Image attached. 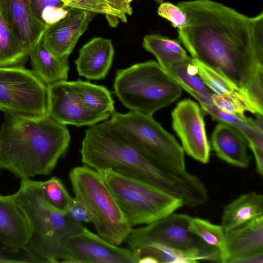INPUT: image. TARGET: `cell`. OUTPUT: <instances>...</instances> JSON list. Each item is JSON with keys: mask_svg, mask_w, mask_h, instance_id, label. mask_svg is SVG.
Listing matches in <instances>:
<instances>
[{"mask_svg": "<svg viewBox=\"0 0 263 263\" xmlns=\"http://www.w3.org/2000/svg\"><path fill=\"white\" fill-rule=\"evenodd\" d=\"M80 153L84 165L147 182L180 200L183 206L198 207L208 201V191L199 177L186 168L151 161L133 147L109 120L85 131Z\"/></svg>", "mask_w": 263, "mask_h": 263, "instance_id": "cell-2", "label": "cell"}, {"mask_svg": "<svg viewBox=\"0 0 263 263\" xmlns=\"http://www.w3.org/2000/svg\"><path fill=\"white\" fill-rule=\"evenodd\" d=\"M32 71L47 85L67 81L68 56L58 57L40 42L29 54Z\"/></svg>", "mask_w": 263, "mask_h": 263, "instance_id": "cell-22", "label": "cell"}, {"mask_svg": "<svg viewBox=\"0 0 263 263\" xmlns=\"http://www.w3.org/2000/svg\"><path fill=\"white\" fill-rule=\"evenodd\" d=\"M0 263H43L26 247L10 244L0 238Z\"/></svg>", "mask_w": 263, "mask_h": 263, "instance_id": "cell-33", "label": "cell"}, {"mask_svg": "<svg viewBox=\"0 0 263 263\" xmlns=\"http://www.w3.org/2000/svg\"><path fill=\"white\" fill-rule=\"evenodd\" d=\"M134 252L139 258L150 256L156 259L158 262L194 263L202 260L221 262L218 251H206L197 249L183 250L157 242L145 244Z\"/></svg>", "mask_w": 263, "mask_h": 263, "instance_id": "cell-20", "label": "cell"}, {"mask_svg": "<svg viewBox=\"0 0 263 263\" xmlns=\"http://www.w3.org/2000/svg\"><path fill=\"white\" fill-rule=\"evenodd\" d=\"M47 86L48 116L60 124L91 126L110 117L109 114L100 113L87 107L70 81H63Z\"/></svg>", "mask_w": 263, "mask_h": 263, "instance_id": "cell-13", "label": "cell"}, {"mask_svg": "<svg viewBox=\"0 0 263 263\" xmlns=\"http://www.w3.org/2000/svg\"><path fill=\"white\" fill-rule=\"evenodd\" d=\"M211 139L212 148L219 159L233 166L248 167L251 158L247 149L248 141L238 128L219 122Z\"/></svg>", "mask_w": 263, "mask_h": 263, "instance_id": "cell-18", "label": "cell"}, {"mask_svg": "<svg viewBox=\"0 0 263 263\" xmlns=\"http://www.w3.org/2000/svg\"><path fill=\"white\" fill-rule=\"evenodd\" d=\"M65 7L86 10L96 14H102L106 17H117L123 22H126L121 12L114 9L107 0H60Z\"/></svg>", "mask_w": 263, "mask_h": 263, "instance_id": "cell-32", "label": "cell"}, {"mask_svg": "<svg viewBox=\"0 0 263 263\" xmlns=\"http://www.w3.org/2000/svg\"><path fill=\"white\" fill-rule=\"evenodd\" d=\"M165 71L182 88L199 103L213 104V92L204 84L197 73V69L192 62V58L183 63L173 66Z\"/></svg>", "mask_w": 263, "mask_h": 263, "instance_id": "cell-25", "label": "cell"}, {"mask_svg": "<svg viewBox=\"0 0 263 263\" xmlns=\"http://www.w3.org/2000/svg\"><path fill=\"white\" fill-rule=\"evenodd\" d=\"M248 145L252 150L255 159L256 172L260 176L263 175V150L251 143Z\"/></svg>", "mask_w": 263, "mask_h": 263, "instance_id": "cell-38", "label": "cell"}, {"mask_svg": "<svg viewBox=\"0 0 263 263\" xmlns=\"http://www.w3.org/2000/svg\"><path fill=\"white\" fill-rule=\"evenodd\" d=\"M114 92L124 106L153 116L182 95L180 86L154 60L117 71Z\"/></svg>", "mask_w": 263, "mask_h": 263, "instance_id": "cell-5", "label": "cell"}, {"mask_svg": "<svg viewBox=\"0 0 263 263\" xmlns=\"http://www.w3.org/2000/svg\"><path fill=\"white\" fill-rule=\"evenodd\" d=\"M0 12L7 26L29 56L51 25L35 16L30 0H0Z\"/></svg>", "mask_w": 263, "mask_h": 263, "instance_id": "cell-14", "label": "cell"}, {"mask_svg": "<svg viewBox=\"0 0 263 263\" xmlns=\"http://www.w3.org/2000/svg\"><path fill=\"white\" fill-rule=\"evenodd\" d=\"M263 251V215L225 232L221 262Z\"/></svg>", "mask_w": 263, "mask_h": 263, "instance_id": "cell-16", "label": "cell"}, {"mask_svg": "<svg viewBox=\"0 0 263 263\" xmlns=\"http://www.w3.org/2000/svg\"><path fill=\"white\" fill-rule=\"evenodd\" d=\"M157 12L159 16L170 21L174 28H181L187 23V17L184 11L177 5L171 3L160 4Z\"/></svg>", "mask_w": 263, "mask_h": 263, "instance_id": "cell-34", "label": "cell"}, {"mask_svg": "<svg viewBox=\"0 0 263 263\" xmlns=\"http://www.w3.org/2000/svg\"><path fill=\"white\" fill-rule=\"evenodd\" d=\"M0 110L23 116H48V86L23 65L0 67Z\"/></svg>", "mask_w": 263, "mask_h": 263, "instance_id": "cell-9", "label": "cell"}, {"mask_svg": "<svg viewBox=\"0 0 263 263\" xmlns=\"http://www.w3.org/2000/svg\"><path fill=\"white\" fill-rule=\"evenodd\" d=\"M75 197L87 209L98 234L107 242L120 246L133 229L101 174L84 165L68 174Z\"/></svg>", "mask_w": 263, "mask_h": 263, "instance_id": "cell-6", "label": "cell"}, {"mask_svg": "<svg viewBox=\"0 0 263 263\" xmlns=\"http://www.w3.org/2000/svg\"><path fill=\"white\" fill-rule=\"evenodd\" d=\"M192 62L197 69L199 77L214 93L218 95H234L245 92L212 68L193 58Z\"/></svg>", "mask_w": 263, "mask_h": 263, "instance_id": "cell-29", "label": "cell"}, {"mask_svg": "<svg viewBox=\"0 0 263 263\" xmlns=\"http://www.w3.org/2000/svg\"><path fill=\"white\" fill-rule=\"evenodd\" d=\"M138 263H158L154 257L150 256H145L139 258Z\"/></svg>", "mask_w": 263, "mask_h": 263, "instance_id": "cell-40", "label": "cell"}, {"mask_svg": "<svg viewBox=\"0 0 263 263\" xmlns=\"http://www.w3.org/2000/svg\"><path fill=\"white\" fill-rule=\"evenodd\" d=\"M30 236L28 221L13 195L0 194V238L12 245L26 247Z\"/></svg>", "mask_w": 263, "mask_h": 263, "instance_id": "cell-19", "label": "cell"}, {"mask_svg": "<svg viewBox=\"0 0 263 263\" xmlns=\"http://www.w3.org/2000/svg\"><path fill=\"white\" fill-rule=\"evenodd\" d=\"M70 82L81 100L88 108L110 115L115 110L110 92L105 87L81 80Z\"/></svg>", "mask_w": 263, "mask_h": 263, "instance_id": "cell-26", "label": "cell"}, {"mask_svg": "<svg viewBox=\"0 0 263 263\" xmlns=\"http://www.w3.org/2000/svg\"><path fill=\"white\" fill-rule=\"evenodd\" d=\"M59 262L138 263L129 249L112 245L83 224L66 234L61 242Z\"/></svg>", "mask_w": 263, "mask_h": 263, "instance_id": "cell-10", "label": "cell"}, {"mask_svg": "<svg viewBox=\"0 0 263 263\" xmlns=\"http://www.w3.org/2000/svg\"><path fill=\"white\" fill-rule=\"evenodd\" d=\"M204 112L190 99L179 102L172 112V127L189 156L203 164L209 162L210 144L204 122Z\"/></svg>", "mask_w": 263, "mask_h": 263, "instance_id": "cell-12", "label": "cell"}, {"mask_svg": "<svg viewBox=\"0 0 263 263\" xmlns=\"http://www.w3.org/2000/svg\"><path fill=\"white\" fill-rule=\"evenodd\" d=\"M111 6L120 11L123 15L126 17L127 15H132L133 13L130 3L133 0H107ZM127 18V17H126Z\"/></svg>", "mask_w": 263, "mask_h": 263, "instance_id": "cell-37", "label": "cell"}, {"mask_svg": "<svg viewBox=\"0 0 263 263\" xmlns=\"http://www.w3.org/2000/svg\"><path fill=\"white\" fill-rule=\"evenodd\" d=\"M189 229L206 243L216 248L220 253L221 258L225 233L221 225L215 224L208 220L191 216Z\"/></svg>", "mask_w": 263, "mask_h": 263, "instance_id": "cell-30", "label": "cell"}, {"mask_svg": "<svg viewBox=\"0 0 263 263\" xmlns=\"http://www.w3.org/2000/svg\"><path fill=\"white\" fill-rule=\"evenodd\" d=\"M212 100L216 108L224 112L242 116L246 111H248L255 115H263V111L251 101L245 92L234 95L213 93Z\"/></svg>", "mask_w": 263, "mask_h": 263, "instance_id": "cell-28", "label": "cell"}, {"mask_svg": "<svg viewBox=\"0 0 263 263\" xmlns=\"http://www.w3.org/2000/svg\"><path fill=\"white\" fill-rule=\"evenodd\" d=\"M28 55L10 31L0 12V67L22 65Z\"/></svg>", "mask_w": 263, "mask_h": 263, "instance_id": "cell-27", "label": "cell"}, {"mask_svg": "<svg viewBox=\"0 0 263 263\" xmlns=\"http://www.w3.org/2000/svg\"><path fill=\"white\" fill-rule=\"evenodd\" d=\"M154 1H155L156 3L160 4L163 2V0H154Z\"/></svg>", "mask_w": 263, "mask_h": 263, "instance_id": "cell-41", "label": "cell"}, {"mask_svg": "<svg viewBox=\"0 0 263 263\" xmlns=\"http://www.w3.org/2000/svg\"><path fill=\"white\" fill-rule=\"evenodd\" d=\"M232 263H263V251L237 258Z\"/></svg>", "mask_w": 263, "mask_h": 263, "instance_id": "cell-39", "label": "cell"}, {"mask_svg": "<svg viewBox=\"0 0 263 263\" xmlns=\"http://www.w3.org/2000/svg\"><path fill=\"white\" fill-rule=\"evenodd\" d=\"M98 172L132 227L151 223L183 206L180 200L147 182L109 169Z\"/></svg>", "mask_w": 263, "mask_h": 263, "instance_id": "cell-7", "label": "cell"}, {"mask_svg": "<svg viewBox=\"0 0 263 263\" xmlns=\"http://www.w3.org/2000/svg\"><path fill=\"white\" fill-rule=\"evenodd\" d=\"M41 193L45 200L54 208L65 212L71 199L61 179L54 176L45 181H39Z\"/></svg>", "mask_w": 263, "mask_h": 263, "instance_id": "cell-31", "label": "cell"}, {"mask_svg": "<svg viewBox=\"0 0 263 263\" xmlns=\"http://www.w3.org/2000/svg\"><path fill=\"white\" fill-rule=\"evenodd\" d=\"M142 45L145 50L155 55L158 63L165 71L191 58L179 41L160 34L146 35L143 37Z\"/></svg>", "mask_w": 263, "mask_h": 263, "instance_id": "cell-24", "label": "cell"}, {"mask_svg": "<svg viewBox=\"0 0 263 263\" xmlns=\"http://www.w3.org/2000/svg\"><path fill=\"white\" fill-rule=\"evenodd\" d=\"M65 212L73 223L83 224V223L91 222V217L89 212L75 197L72 198Z\"/></svg>", "mask_w": 263, "mask_h": 263, "instance_id": "cell-35", "label": "cell"}, {"mask_svg": "<svg viewBox=\"0 0 263 263\" xmlns=\"http://www.w3.org/2000/svg\"><path fill=\"white\" fill-rule=\"evenodd\" d=\"M96 14L86 10L69 8L66 16L45 31L41 43L54 55L69 57Z\"/></svg>", "mask_w": 263, "mask_h": 263, "instance_id": "cell-15", "label": "cell"}, {"mask_svg": "<svg viewBox=\"0 0 263 263\" xmlns=\"http://www.w3.org/2000/svg\"><path fill=\"white\" fill-rule=\"evenodd\" d=\"M114 53L111 40L92 38L80 49L79 57L74 61L78 74L88 80L104 79L110 69Z\"/></svg>", "mask_w": 263, "mask_h": 263, "instance_id": "cell-17", "label": "cell"}, {"mask_svg": "<svg viewBox=\"0 0 263 263\" xmlns=\"http://www.w3.org/2000/svg\"><path fill=\"white\" fill-rule=\"evenodd\" d=\"M109 120L133 147L151 161L186 168L181 146L153 116L133 110L125 114L115 110Z\"/></svg>", "mask_w": 263, "mask_h": 263, "instance_id": "cell-8", "label": "cell"}, {"mask_svg": "<svg viewBox=\"0 0 263 263\" xmlns=\"http://www.w3.org/2000/svg\"><path fill=\"white\" fill-rule=\"evenodd\" d=\"M177 6L187 23L178 38L192 58L246 90L263 71L253 43L250 17L211 0L183 1Z\"/></svg>", "mask_w": 263, "mask_h": 263, "instance_id": "cell-1", "label": "cell"}, {"mask_svg": "<svg viewBox=\"0 0 263 263\" xmlns=\"http://www.w3.org/2000/svg\"><path fill=\"white\" fill-rule=\"evenodd\" d=\"M190 218L186 214L173 212L145 226L133 229L125 240L128 249L134 252L145 244L157 242L183 250L219 251L190 231Z\"/></svg>", "mask_w": 263, "mask_h": 263, "instance_id": "cell-11", "label": "cell"}, {"mask_svg": "<svg viewBox=\"0 0 263 263\" xmlns=\"http://www.w3.org/2000/svg\"><path fill=\"white\" fill-rule=\"evenodd\" d=\"M70 142L66 125L48 115L5 113L0 129V169L21 179L49 176L67 152Z\"/></svg>", "mask_w": 263, "mask_h": 263, "instance_id": "cell-3", "label": "cell"}, {"mask_svg": "<svg viewBox=\"0 0 263 263\" xmlns=\"http://www.w3.org/2000/svg\"><path fill=\"white\" fill-rule=\"evenodd\" d=\"M200 104L204 113L210 115L213 120L235 126L244 135L248 143H251L263 150L262 115H255L256 118L253 119L221 111L213 104Z\"/></svg>", "mask_w": 263, "mask_h": 263, "instance_id": "cell-23", "label": "cell"}, {"mask_svg": "<svg viewBox=\"0 0 263 263\" xmlns=\"http://www.w3.org/2000/svg\"><path fill=\"white\" fill-rule=\"evenodd\" d=\"M263 215V196L255 192L244 194L224 205L221 226L225 232Z\"/></svg>", "mask_w": 263, "mask_h": 263, "instance_id": "cell-21", "label": "cell"}, {"mask_svg": "<svg viewBox=\"0 0 263 263\" xmlns=\"http://www.w3.org/2000/svg\"><path fill=\"white\" fill-rule=\"evenodd\" d=\"M253 43L256 55L263 62V12L250 18Z\"/></svg>", "mask_w": 263, "mask_h": 263, "instance_id": "cell-36", "label": "cell"}, {"mask_svg": "<svg viewBox=\"0 0 263 263\" xmlns=\"http://www.w3.org/2000/svg\"><path fill=\"white\" fill-rule=\"evenodd\" d=\"M12 195L30 227L26 247L43 262H59L63 237L82 224L72 222L66 212L50 205L43 197L38 181L21 179L18 190Z\"/></svg>", "mask_w": 263, "mask_h": 263, "instance_id": "cell-4", "label": "cell"}]
</instances>
